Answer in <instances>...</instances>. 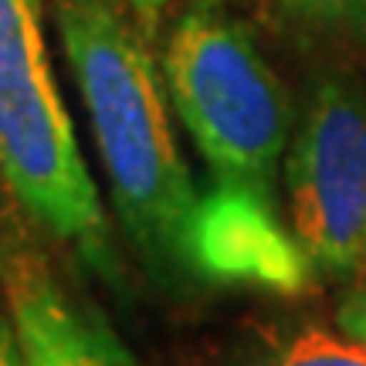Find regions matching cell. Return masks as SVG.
Masks as SVG:
<instances>
[{
	"label": "cell",
	"mask_w": 366,
	"mask_h": 366,
	"mask_svg": "<svg viewBox=\"0 0 366 366\" xmlns=\"http://www.w3.org/2000/svg\"><path fill=\"white\" fill-rule=\"evenodd\" d=\"M54 31L89 116L122 231L163 282L194 278L197 194L173 136L159 58L119 0H54Z\"/></svg>",
	"instance_id": "cell-1"
},
{
	"label": "cell",
	"mask_w": 366,
	"mask_h": 366,
	"mask_svg": "<svg viewBox=\"0 0 366 366\" xmlns=\"http://www.w3.org/2000/svg\"><path fill=\"white\" fill-rule=\"evenodd\" d=\"M0 183L41 231L116 274L102 200L54 79L44 0H0Z\"/></svg>",
	"instance_id": "cell-3"
},
{
	"label": "cell",
	"mask_w": 366,
	"mask_h": 366,
	"mask_svg": "<svg viewBox=\"0 0 366 366\" xmlns=\"http://www.w3.org/2000/svg\"><path fill=\"white\" fill-rule=\"evenodd\" d=\"M288 227L312 274L363 278L366 264V85L322 68L295 116L282 163Z\"/></svg>",
	"instance_id": "cell-4"
},
{
	"label": "cell",
	"mask_w": 366,
	"mask_h": 366,
	"mask_svg": "<svg viewBox=\"0 0 366 366\" xmlns=\"http://www.w3.org/2000/svg\"><path fill=\"white\" fill-rule=\"evenodd\" d=\"M159 68L217 187L274 204L295 109L251 27L221 0H187L170 21Z\"/></svg>",
	"instance_id": "cell-2"
},
{
	"label": "cell",
	"mask_w": 366,
	"mask_h": 366,
	"mask_svg": "<svg viewBox=\"0 0 366 366\" xmlns=\"http://www.w3.org/2000/svg\"><path fill=\"white\" fill-rule=\"evenodd\" d=\"M194 278L299 292L312 278L292 227H282L274 204L248 190L214 187L200 197L190 231Z\"/></svg>",
	"instance_id": "cell-5"
},
{
	"label": "cell",
	"mask_w": 366,
	"mask_h": 366,
	"mask_svg": "<svg viewBox=\"0 0 366 366\" xmlns=\"http://www.w3.org/2000/svg\"><path fill=\"white\" fill-rule=\"evenodd\" d=\"M0 366H24L21 346H17V336H14L11 315H7V319L0 315Z\"/></svg>",
	"instance_id": "cell-11"
},
{
	"label": "cell",
	"mask_w": 366,
	"mask_h": 366,
	"mask_svg": "<svg viewBox=\"0 0 366 366\" xmlns=\"http://www.w3.org/2000/svg\"><path fill=\"white\" fill-rule=\"evenodd\" d=\"M309 38L366 54V0H274Z\"/></svg>",
	"instance_id": "cell-8"
},
{
	"label": "cell",
	"mask_w": 366,
	"mask_h": 366,
	"mask_svg": "<svg viewBox=\"0 0 366 366\" xmlns=\"http://www.w3.org/2000/svg\"><path fill=\"white\" fill-rule=\"evenodd\" d=\"M363 274H366V264H363Z\"/></svg>",
	"instance_id": "cell-12"
},
{
	"label": "cell",
	"mask_w": 366,
	"mask_h": 366,
	"mask_svg": "<svg viewBox=\"0 0 366 366\" xmlns=\"http://www.w3.org/2000/svg\"><path fill=\"white\" fill-rule=\"evenodd\" d=\"M0 274L24 366H143L105 315L75 299L41 254L11 251Z\"/></svg>",
	"instance_id": "cell-6"
},
{
	"label": "cell",
	"mask_w": 366,
	"mask_h": 366,
	"mask_svg": "<svg viewBox=\"0 0 366 366\" xmlns=\"http://www.w3.org/2000/svg\"><path fill=\"white\" fill-rule=\"evenodd\" d=\"M136 21H157L159 14H167L170 7H183L187 0H119Z\"/></svg>",
	"instance_id": "cell-10"
},
{
	"label": "cell",
	"mask_w": 366,
	"mask_h": 366,
	"mask_svg": "<svg viewBox=\"0 0 366 366\" xmlns=\"http://www.w3.org/2000/svg\"><path fill=\"white\" fill-rule=\"evenodd\" d=\"M336 329H342L346 336H353L356 342L366 346V274L346 292V299L340 302V309H336Z\"/></svg>",
	"instance_id": "cell-9"
},
{
	"label": "cell",
	"mask_w": 366,
	"mask_h": 366,
	"mask_svg": "<svg viewBox=\"0 0 366 366\" xmlns=\"http://www.w3.org/2000/svg\"><path fill=\"white\" fill-rule=\"evenodd\" d=\"M234 366H366V346L342 329L309 322L248 342Z\"/></svg>",
	"instance_id": "cell-7"
}]
</instances>
